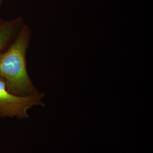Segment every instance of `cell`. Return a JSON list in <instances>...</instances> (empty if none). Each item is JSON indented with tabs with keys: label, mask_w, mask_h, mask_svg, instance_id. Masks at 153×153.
<instances>
[{
	"label": "cell",
	"mask_w": 153,
	"mask_h": 153,
	"mask_svg": "<svg viewBox=\"0 0 153 153\" xmlns=\"http://www.w3.org/2000/svg\"><path fill=\"white\" fill-rule=\"evenodd\" d=\"M31 39V30L24 24L16 38L4 51L0 52V77L7 89L18 96L39 93L34 85L27 68L26 56Z\"/></svg>",
	"instance_id": "6da1fadb"
},
{
	"label": "cell",
	"mask_w": 153,
	"mask_h": 153,
	"mask_svg": "<svg viewBox=\"0 0 153 153\" xmlns=\"http://www.w3.org/2000/svg\"><path fill=\"white\" fill-rule=\"evenodd\" d=\"M45 95L39 92L28 96H18L10 93L5 81L0 77V117L25 119L30 117L28 111L33 107H45Z\"/></svg>",
	"instance_id": "7a4b0ae2"
},
{
	"label": "cell",
	"mask_w": 153,
	"mask_h": 153,
	"mask_svg": "<svg viewBox=\"0 0 153 153\" xmlns=\"http://www.w3.org/2000/svg\"><path fill=\"white\" fill-rule=\"evenodd\" d=\"M25 24L22 16L9 20L4 21L0 25V52L4 51L16 38Z\"/></svg>",
	"instance_id": "3957f363"
},
{
	"label": "cell",
	"mask_w": 153,
	"mask_h": 153,
	"mask_svg": "<svg viewBox=\"0 0 153 153\" xmlns=\"http://www.w3.org/2000/svg\"><path fill=\"white\" fill-rule=\"evenodd\" d=\"M3 22H4V20H2V19L1 18V17H0V25Z\"/></svg>",
	"instance_id": "277c9868"
},
{
	"label": "cell",
	"mask_w": 153,
	"mask_h": 153,
	"mask_svg": "<svg viewBox=\"0 0 153 153\" xmlns=\"http://www.w3.org/2000/svg\"><path fill=\"white\" fill-rule=\"evenodd\" d=\"M2 1V0H0V5H1V4Z\"/></svg>",
	"instance_id": "5b68a950"
}]
</instances>
